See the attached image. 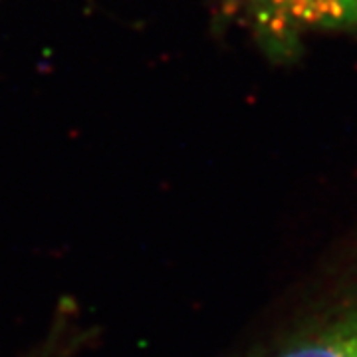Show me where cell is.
<instances>
[{
  "mask_svg": "<svg viewBox=\"0 0 357 357\" xmlns=\"http://www.w3.org/2000/svg\"><path fill=\"white\" fill-rule=\"evenodd\" d=\"M250 6L260 32L278 42L357 26V0H250Z\"/></svg>",
  "mask_w": 357,
  "mask_h": 357,
  "instance_id": "6da1fadb",
  "label": "cell"
},
{
  "mask_svg": "<svg viewBox=\"0 0 357 357\" xmlns=\"http://www.w3.org/2000/svg\"><path fill=\"white\" fill-rule=\"evenodd\" d=\"M270 357H357V306Z\"/></svg>",
  "mask_w": 357,
  "mask_h": 357,
  "instance_id": "7a4b0ae2",
  "label": "cell"
}]
</instances>
